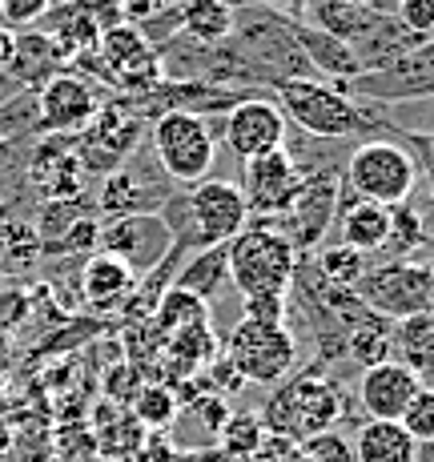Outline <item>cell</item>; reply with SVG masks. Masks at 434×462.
<instances>
[{
    "label": "cell",
    "instance_id": "484cf974",
    "mask_svg": "<svg viewBox=\"0 0 434 462\" xmlns=\"http://www.w3.org/2000/svg\"><path fill=\"white\" fill-rule=\"evenodd\" d=\"M214 358H217V337L209 330V322L185 326V330L165 337V366L173 370V378H193Z\"/></svg>",
    "mask_w": 434,
    "mask_h": 462
},
{
    "label": "cell",
    "instance_id": "f35d334b",
    "mask_svg": "<svg viewBox=\"0 0 434 462\" xmlns=\"http://www.w3.org/2000/svg\"><path fill=\"white\" fill-rule=\"evenodd\" d=\"M302 450L314 462H358V455H354V439L350 434H342L338 426H334V430L314 434V439H306Z\"/></svg>",
    "mask_w": 434,
    "mask_h": 462
},
{
    "label": "cell",
    "instance_id": "5bb4252c",
    "mask_svg": "<svg viewBox=\"0 0 434 462\" xmlns=\"http://www.w3.org/2000/svg\"><path fill=\"white\" fill-rule=\"evenodd\" d=\"M101 250L121 257L133 273H153L177 245L170 226L157 213H133V217H113L109 226H101Z\"/></svg>",
    "mask_w": 434,
    "mask_h": 462
},
{
    "label": "cell",
    "instance_id": "836d02e7",
    "mask_svg": "<svg viewBox=\"0 0 434 462\" xmlns=\"http://www.w3.org/2000/svg\"><path fill=\"white\" fill-rule=\"evenodd\" d=\"M366 270H370L366 254L350 250V245H326V250L318 254V273L338 290H354Z\"/></svg>",
    "mask_w": 434,
    "mask_h": 462
},
{
    "label": "cell",
    "instance_id": "f5cc1de1",
    "mask_svg": "<svg viewBox=\"0 0 434 462\" xmlns=\"http://www.w3.org/2000/svg\"><path fill=\"white\" fill-rule=\"evenodd\" d=\"M427 149H430V153H434V129H430V137H427Z\"/></svg>",
    "mask_w": 434,
    "mask_h": 462
},
{
    "label": "cell",
    "instance_id": "7c38bea8",
    "mask_svg": "<svg viewBox=\"0 0 434 462\" xmlns=\"http://www.w3.org/2000/svg\"><path fill=\"white\" fill-rule=\"evenodd\" d=\"M346 88H358L366 97H378V101H414V97H430L434 93V37L430 41H419L414 49L398 52L394 60L378 69H366L358 73Z\"/></svg>",
    "mask_w": 434,
    "mask_h": 462
},
{
    "label": "cell",
    "instance_id": "cb8c5ba5",
    "mask_svg": "<svg viewBox=\"0 0 434 462\" xmlns=\"http://www.w3.org/2000/svg\"><path fill=\"white\" fill-rule=\"evenodd\" d=\"M358 462H419V442L402 430V422L366 419L354 434Z\"/></svg>",
    "mask_w": 434,
    "mask_h": 462
},
{
    "label": "cell",
    "instance_id": "bcb514c9",
    "mask_svg": "<svg viewBox=\"0 0 434 462\" xmlns=\"http://www.w3.org/2000/svg\"><path fill=\"white\" fill-rule=\"evenodd\" d=\"M29 294H21V290H5L0 294V326H21L24 318H29Z\"/></svg>",
    "mask_w": 434,
    "mask_h": 462
},
{
    "label": "cell",
    "instance_id": "52a82bcc",
    "mask_svg": "<svg viewBox=\"0 0 434 462\" xmlns=\"http://www.w3.org/2000/svg\"><path fill=\"white\" fill-rule=\"evenodd\" d=\"M153 153L170 181L198 185L206 181L209 165H214V133H209L206 117H198V113H173V109L157 113Z\"/></svg>",
    "mask_w": 434,
    "mask_h": 462
},
{
    "label": "cell",
    "instance_id": "f546056e",
    "mask_svg": "<svg viewBox=\"0 0 434 462\" xmlns=\"http://www.w3.org/2000/svg\"><path fill=\"white\" fill-rule=\"evenodd\" d=\"M391 334H394V322L383 314H370L366 322H358L354 330L346 334V358L358 362L362 370L378 366V362L391 358Z\"/></svg>",
    "mask_w": 434,
    "mask_h": 462
},
{
    "label": "cell",
    "instance_id": "5b68a950",
    "mask_svg": "<svg viewBox=\"0 0 434 462\" xmlns=\"http://www.w3.org/2000/svg\"><path fill=\"white\" fill-rule=\"evenodd\" d=\"M226 358L245 378V386H278L298 366V337L286 322H242L226 337Z\"/></svg>",
    "mask_w": 434,
    "mask_h": 462
},
{
    "label": "cell",
    "instance_id": "74e56055",
    "mask_svg": "<svg viewBox=\"0 0 434 462\" xmlns=\"http://www.w3.org/2000/svg\"><path fill=\"white\" fill-rule=\"evenodd\" d=\"M0 242H5L8 262H16V265H32L41 257V234L32 221H8L0 229Z\"/></svg>",
    "mask_w": 434,
    "mask_h": 462
},
{
    "label": "cell",
    "instance_id": "c3c4849f",
    "mask_svg": "<svg viewBox=\"0 0 434 462\" xmlns=\"http://www.w3.org/2000/svg\"><path fill=\"white\" fill-rule=\"evenodd\" d=\"M13 57H16V32L13 29H0V73L13 69Z\"/></svg>",
    "mask_w": 434,
    "mask_h": 462
},
{
    "label": "cell",
    "instance_id": "9a60e30c",
    "mask_svg": "<svg viewBox=\"0 0 434 462\" xmlns=\"http://www.w3.org/2000/svg\"><path fill=\"white\" fill-rule=\"evenodd\" d=\"M101 109V97L93 88V77L77 69H60L37 88V117L49 133H81Z\"/></svg>",
    "mask_w": 434,
    "mask_h": 462
},
{
    "label": "cell",
    "instance_id": "44dd1931",
    "mask_svg": "<svg viewBox=\"0 0 434 462\" xmlns=\"http://www.w3.org/2000/svg\"><path fill=\"white\" fill-rule=\"evenodd\" d=\"M391 358L402 362L422 386H434V310L394 322Z\"/></svg>",
    "mask_w": 434,
    "mask_h": 462
},
{
    "label": "cell",
    "instance_id": "e575fe53",
    "mask_svg": "<svg viewBox=\"0 0 434 462\" xmlns=\"http://www.w3.org/2000/svg\"><path fill=\"white\" fill-rule=\"evenodd\" d=\"M398 422L419 447H434V386H419V394L411 398Z\"/></svg>",
    "mask_w": 434,
    "mask_h": 462
},
{
    "label": "cell",
    "instance_id": "30bf717a",
    "mask_svg": "<svg viewBox=\"0 0 434 462\" xmlns=\"http://www.w3.org/2000/svg\"><path fill=\"white\" fill-rule=\"evenodd\" d=\"M338 206H342V177L334 169H314V173L302 177V185H298L294 201H290L278 229L290 237V245L298 254H309L330 234Z\"/></svg>",
    "mask_w": 434,
    "mask_h": 462
},
{
    "label": "cell",
    "instance_id": "4316f807",
    "mask_svg": "<svg viewBox=\"0 0 434 462\" xmlns=\"http://www.w3.org/2000/svg\"><path fill=\"white\" fill-rule=\"evenodd\" d=\"M237 8L229 0H185L181 5V32L198 44H226L234 37Z\"/></svg>",
    "mask_w": 434,
    "mask_h": 462
},
{
    "label": "cell",
    "instance_id": "603a6c76",
    "mask_svg": "<svg viewBox=\"0 0 434 462\" xmlns=\"http://www.w3.org/2000/svg\"><path fill=\"white\" fill-rule=\"evenodd\" d=\"M65 65V57H60V49L52 44L49 32H37V29H24L21 37H16V57H13V69H8V77H13L16 85L24 88H41L49 77H57Z\"/></svg>",
    "mask_w": 434,
    "mask_h": 462
},
{
    "label": "cell",
    "instance_id": "7a4b0ae2",
    "mask_svg": "<svg viewBox=\"0 0 434 462\" xmlns=\"http://www.w3.org/2000/svg\"><path fill=\"white\" fill-rule=\"evenodd\" d=\"M229 254V282L242 298H286L294 290L298 250L278 226H245L234 242H226Z\"/></svg>",
    "mask_w": 434,
    "mask_h": 462
},
{
    "label": "cell",
    "instance_id": "ee69618b",
    "mask_svg": "<svg viewBox=\"0 0 434 462\" xmlns=\"http://www.w3.org/2000/svg\"><path fill=\"white\" fill-rule=\"evenodd\" d=\"M125 8V21H177L181 24V8H170V0H117Z\"/></svg>",
    "mask_w": 434,
    "mask_h": 462
},
{
    "label": "cell",
    "instance_id": "11a10c76",
    "mask_svg": "<svg viewBox=\"0 0 434 462\" xmlns=\"http://www.w3.org/2000/svg\"><path fill=\"white\" fill-rule=\"evenodd\" d=\"M0 137H5V129H0Z\"/></svg>",
    "mask_w": 434,
    "mask_h": 462
},
{
    "label": "cell",
    "instance_id": "db71d44e",
    "mask_svg": "<svg viewBox=\"0 0 434 462\" xmlns=\"http://www.w3.org/2000/svg\"><path fill=\"white\" fill-rule=\"evenodd\" d=\"M427 270H430V294H434V265H427Z\"/></svg>",
    "mask_w": 434,
    "mask_h": 462
},
{
    "label": "cell",
    "instance_id": "8992f818",
    "mask_svg": "<svg viewBox=\"0 0 434 462\" xmlns=\"http://www.w3.org/2000/svg\"><path fill=\"white\" fill-rule=\"evenodd\" d=\"M93 73L105 77L109 85H117L121 93H129V97H149L165 81L162 52L153 49V41H149L137 24H117V29L101 32Z\"/></svg>",
    "mask_w": 434,
    "mask_h": 462
},
{
    "label": "cell",
    "instance_id": "ffe728a7",
    "mask_svg": "<svg viewBox=\"0 0 434 462\" xmlns=\"http://www.w3.org/2000/svg\"><path fill=\"white\" fill-rule=\"evenodd\" d=\"M290 29H294V41L302 44V52H306L309 65H318L322 73H330L338 85H350L358 73H366L362 57L350 49L346 41L330 37V32L314 29V24H306V21H290Z\"/></svg>",
    "mask_w": 434,
    "mask_h": 462
},
{
    "label": "cell",
    "instance_id": "ac0fdd59",
    "mask_svg": "<svg viewBox=\"0 0 434 462\" xmlns=\"http://www.w3.org/2000/svg\"><path fill=\"white\" fill-rule=\"evenodd\" d=\"M422 382L402 366V362L386 358L378 366L362 370L358 378V406L366 411V419H386V422H398L402 411L411 406V398L419 394Z\"/></svg>",
    "mask_w": 434,
    "mask_h": 462
},
{
    "label": "cell",
    "instance_id": "816d5d0a",
    "mask_svg": "<svg viewBox=\"0 0 434 462\" xmlns=\"http://www.w3.org/2000/svg\"><path fill=\"white\" fill-rule=\"evenodd\" d=\"M5 213H8V206H5V198H0V226H5Z\"/></svg>",
    "mask_w": 434,
    "mask_h": 462
},
{
    "label": "cell",
    "instance_id": "b9f144b4",
    "mask_svg": "<svg viewBox=\"0 0 434 462\" xmlns=\"http://www.w3.org/2000/svg\"><path fill=\"white\" fill-rule=\"evenodd\" d=\"M52 8V0H0V16L8 21V29H32L44 21V13Z\"/></svg>",
    "mask_w": 434,
    "mask_h": 462
},
{
    "label": "cell",
    "instance_id": "7dc6e473",
    "mask_svg": "<svg viewBox=\"0 0 434 462\" xmlns=\"http://www.w3.org/2000/svg\"><path fill=\"white\" fill-rule=\"evenodd\" d=\"M294 447H298L294 439H282V434H270V430H265V439L258 442V450H254V455L245 458V462H282Z\"/></svg>",
    "mask_w": 434,
    "mask_h": 462
},
{
    "label": "cell",
    "instance_id": "83f0119b",
    "mask_svg": "<svg viewBox=\"0 0 434 462\" xmlns=\"http://www.w3.org/2000/svg\"><path fill=\"white\" fill-rule=\"evenodd\" d=\"M165 206L162 193H153L149 185H141L133 173L117 169V173L105 177V189H101V209L105 217H133V213H157Z\"/></svg>",
    "mask_w": 434,
    "mask_h": 462
},
{
    "label": "cell",
    "instance_id": "3957f363",
    "mask_svg": "<svg viewBox=\"0 0 434 462\" xmlns=\"http://www.w3.org/2000/svg\"><path fill=\"white\" fill-rule=\"evenodd\" d=\"M273 93H278V109L286 113V121H294L309 137L342 141V137H358L362 129H370V117L362 113V105H354L342 88H330V85L314 81V77L273 81Z\"/></svg>",
    "mask_w": 434,
    "mask_h": 462
},
{
    "label": "cell",
    "instance_id": "d6a6232c",
    "mask_svg": "<svg viewBox=\"0 0 434 462\" xmlns=\"http://www.w3.org/2000/svg\"><path fill=\"white\" fill-rule=\"evenodd\" d=\"M177 411H181V402H177L173 386H162V382L141 386L137 394H133V402H129V414L145 426V430H170Z\"/></svg>",
    "mask_w": 434,
    "mask_h": 462
},
{
    "label": "cell",
    "instance_id": "7bdbcfd3",
    "mask_svg": "<svg viewBox=\"0 0 434 462\" xmlns=\"http://www.w3.org/2000/svg\"><path fill=\"white\" fill-rule=\"evenodd\" d=\"M141 390V374L129 366V362H117V366L105 374V394L113 398V402H133V394Z\"/></svg>",
    "mask_w": 434,
    "mask_h": 462
},
{
    "label": "cell",
    "instance_id": "2e32d148",
    "mask_svg": "<svg viewBox=\"0 0 434 462\" xmlns=\"http://www.w3.org/2000/svg\"><path fill=\"white\" fill-rule=\"evenodd\" d=\"M286 113L278 109V101L265 97H242L234 109L226 113V145L234 149L237 162H250L258 153L286 145Z\"/></svg>",
    "mask_w": 434,
    "mask_h": 462
},
{
    "label": "cell",
    "instance_id": "60d3db41",
    "mask_svg": "<svg viewBox=\"0 0 434 462\" xmlns=\"http://www.w3.org/2000/svg\"><path fill=\"white\" fill-rule=\"evenodd\" d=\"M69 5H73L97 32H109V29H117V24H129L125 8H121L117 0H69Z\"/></svg>",
    "mask_w": 434,
    "mask_h": 462
},
{
    "label": "cell",
    "instance_id": "ba28073f",
    "mask_svg": "<svg viewBox=\"0 0 434 462\" xmlns=\"http://www.w3.org/2000/svg\"><path fill=\"white\" fill-rule=\"evenodd\" d=\"M354 294L366 310L402 322V318L427 314L434 310V294H430V270L419 262H383L370 265L362 273V282L354 286Z\"/></svg>",
    "mask_w": 434,
    "mask_h": 462
},
{
    "label": "cell",
    "instance_id": "8fae6325",
    "mask_svg": "<svg viewBox=\"0 0 434 462\" xmlns=\"http://www.w3.org/2000/svg\"><path fill=\"white\" fill-rule=\"evenodd\" d=\"M302 165H298V157L290 153L286 145L282 149H270V153H258L250 157V162H242V198L250 213H265V217L282 221L290 209V201H294L298 185H302Z\"/></svg>",
    "mask_w": 434,
    "mask_h": 462
},
{
    "label": "cell",
    "instance_id": "f907efd6",
    "mask_svg": "<svg viewBox=\"0 0 434 462\" xmlns=\"http://www.w3.org/2000/svg\"><path fill=\"white\" fill-rule=\"evenodd\" d=\"M282 462H314V458H309V455H306V450H302V447H294V450H290V455H286V458H282Z\"/></svg>",
    "mask_w": 434,
    "mask_h": 462
},
{
    "label": "cell",
    "instance_id": "d6986e66",
    "mask_svg": "<svg viewBox=\"0 0 434 462\" xmlns=\"http://www.w3.org/2000/svg\"><path fill=\"white\" fill-rule=\"evenodd\" d=\"M133 286H137V273L121 257H113L105 250L88 254V262L81 270V298L93 310H121L125 298L133 294Z\"/></svg>",
    "mask_w": 434,
    "mask_h": 462
},
{
    "label": "cell",
    "instance_id": "6da1fadb",
    "mask_svg": "<svg viewBox=\"0 0 434 462\" xmlns=\"http://www.w3.org/2000/svg\"><path fill=\"white\" fill-rule=\"evenodd\" d=\"M342 414H346V390L322 370H306L298 378L278 382V390L265 398L258 419L270 434L294 439L302 447L314 434L334 430L342 422Z\"/></svg>",
    "mask_w": 434,
    "mask_h": 462
},
{
    "label": "cell",
    "instance_id": "f6af8a7d",
    "mask_svg": "<svg viewBox=\"0 0 434 462\" xmlns=\"http://www.w3.org/2000/svg\"><path fill=\"white\" fill-rule=\"evenodd\" d=\"M242 318H250V322H286V298H242Z\"/></svg>",
    "mask_w": 434,
    "mask_h": 462
},
{
    "label": "cell",
    "instance_id": "4fadbf2b",
    "mask_svg": "<svg viewBox=\"0 0 434 462\" xmlns=\"http://www.w3.org/2000/svg\"><path fill=\"white\" fill-rule=\"evenodd\" d=\"M185 209H189L198 245H226L250 226V206L234 181H209L206 177V181L189 185Z\"/></svg>",
    "mask_w": 434,
    "mask_h": 462
},
{
    "label": "cell",
    "instance_id": "1f68e13d",
    "mask_svg": "<svg viewBox=\"0 0 434 462\" xmlns=\"http://www.w3.org/2000/svg\"><path fill=\"white\" fill-rule=\"evenodd\" d=\"M217 439V450L237 462H245L258 450V442L265 439V426L258 419V411H229V419L221 422V430L214 434Z\"/></svg>",
    "mask_w": 434,
    "mask_h": 462
},
{
    "label": "cell",
    "instance_id": "d590c367",
    "mask_svg": "<svg viewBox=\"0 0 434 462\" xmlns=\"http://www.w3.org/2000/svg\"><path fill=\"white\" fill-rule=\"evenodd\" d=\"M77 217H85V198H69V201H44L41 217H37V234H41V250L52 245Z\"/></svg>",
    "mask_w": 434,
    "mask_h": 462
},
{
    "label": "cell",
    "instance_id": "d4e9b609",
    "mask_svg": "<svg viewBox=\"0 0 434 462\" xmlns=\"http://www.w3.org/2000/svg\"><path fill=\"white\" fill-rule=\"evenodd\" d=\"M229 282V254L226 245H198V254L177 270V290L198 294L201 301H214L221 294V286Z\"/></svg>",
    "mask_w": 434,
    "mask_h": 462
},
{
    "label": "cell",
    "instance_id": "9c48e42d",
    "mask_svg": "<svg viewBox=\"0 0 434 462\" xmlns=\"http://www.w3.org/2000/svg\"><path fill=\"white\" fill-rule=\"evenodd\" d=\"M141 109L129 101H113L105 109H97V117L73 137L77 145V157H81V169L85 173H117L121 162L137 149L141 141Z\"/></svg>",
    "mask_w": 434,
    "mask_h": 462
},
{
    "label": "cell",
    "instance_id": "f1b7e54d",
    "mask_svg": "<svg viewBox=\"0 0 434 462\" xmlns=\"http://www.w3.org/2000/svg\"><path fill=\"white\" fill-rule=\"evenodd\" d=\"M201 322H209V301H201L198 294H185V290H177V286L165 290L153 310V330L162 342L170 334L185 330V326H201Z\"/></svg>",
    "mask_w": 434,
    "mask_h": 462
},
{
    "label": "cell",
    "instance_id": "ab89813d",
    "mask_svg": "<svg viewBox=\"0 0 434 462\" xmlns=\"http://www.w3.org/2000/svg\"><path fill=\"white\" fill-rule=\"evenodd\" d=\"M394 16L411 37L419 41L434 37V0H394Z\"/></svg>",
    "mask_w": 434,
    "mask_h": 462
},
{
    "label": "cell",
    "instance_id": "681fc988",
    "mask_svg": "<svg viewBox=\"0 0 434 462\" xmlns=\"http://www.w3.org/2000/svg\"><path fill=\"white\" fill-rule=\"evenodd\" d=\"M414 145L422 149V165H427V185H430V206H434V153L427 149V141H419V137H414Z\"/></svg>",
    "mask_w": 434,
    "mask_h": 462
},
{
    "label": "cell",
    "instance_id": "7402d4cb",
    "mask_svg": "<svg viewBox=\"0 0 434 462\" xmlns=\"http://www.w3.org/2000/svg\"><path fill=\"white\" fill-rule=\"evenodd\" d=\"M386 234H391V209L386 206H374V201H362V198H350L338 206L342 245L370 257V254H383Z\"/></svg>",
    "mask_w": 434,
    "mask_h": 462
},
{
    "label": "cell",
    "instance_id": "4dcf8cb0",
    "mask_svg": "<svg viewBox=\"0 0 434 462\" xmlns=\"http://www.w3.org/2000/svg\"><path fill=\"white\" fill-rule=\"evenodd\" d=\"M427 245V221H422V213L411 206V201H402V206L391 209V234H386V262H411L414 250H422Z\"/></svg>",
    "mask_w": 434,
    "mask_h": 462
},
{
    "label": "cell",
    "instance_id": "8d00e7d4",
    "mask_svg": "<svg viewBox=\"0 0 434 462\" xmlns=\"http://www.w3.org/2000/svg\"><path fill=\"white\" fill-rule=\"evenodd\" d=\"M97 250H101V221L93 213H85L52 245H44L41 254H97Z\"/></svg>",
    "mask_w": 434,
    "mask_h": 462
},
{
    "label": "cell",
    "instance_id": "e0dca14e",
    "mask_svg": "<svg viewBox=\"0 0 434 462\" xmlns=\"http://www.w3.org/2000/svg\"><path fill=\"white\" fill-rule=\"evenodd\" d=\"M29 181L44 201L85 198V169L77 157L73 133H49L29 162Z\"/></svg>",
    "mask_w": 434,
    "mask_h": 462
},
{
    "label": "cell",
    "instance_id": "277c9868",
    "mask_svg": "<svg viewBox=\"0 0 434 462\" xmlns=\"http://www.w3.org/2000/svg\"><path fill=\"white\" fill-rule=\"evenodd\" d=\"M342 181H346L350 198L394 209L402 201H411L414 185H419V157L402 141H386V137L362 141L350 153Z\"/></svg>",
    "mask_w": 434,
    "mask_h": 462
}]
</instances>
